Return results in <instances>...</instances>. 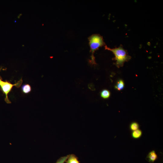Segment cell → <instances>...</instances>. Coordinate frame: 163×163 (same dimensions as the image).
<instances>
[{
	"label": "cell",
	"instance_id": "cell-12",
	"mask_svg": "<svg viewBox=\"0 0 163 163\" xmlns=\"http://www.w3.org/2000/svg\"><path fill=\"white\" fill-rule=\"evenodd\" d=\"M22 15V14H19L17 16V18H18L19 19L20 17Z\"/></svg>",
	"mask_w": 163,
	"mask_h": 163
},
{
	"label": "cell",
	"instance_id": "cell-10",
	"mask_svg": "<svg viewBox=\"0 0 163 163\" xmlns=\"http://www.w3.org/2000/svg\"><path fill=\"white\" fill-rule=\"evenodd\" d=\"M21 89L23 92L25 94H28L31 91V87L28 84H26L23 85Z\"/></svg>",
	"mask_w": 163,
	"mask_h": 163
},
{
	"label": "cell",
	"instance_id": "cell-8",
	"mask_svg": "<svg viewBox=\"0 0 163 163\" xmlns=\"http://www.w3.org/2000/svg\"><path fill=\"white\" fill-rule=\"evenodd\" d=\"M124 86V81L122 79L119 80L115 86V88L118 91L122 90Z\"/></svg>",
	"mask_w": 163,
	"mask_h": 163
},
{
	"label": "cell",
	"instance_id": "cell-5",
	"mask_svg": "<svg viewBox=\"0 0 163 163\" xmlns=\"http://www.w3.org/2000/svg\"><path fill=\"white\" fill-rule=\"evenodd\" d=\"M65 162L66 163H80L78 158L75 155H69Z\"/></svg>",
	"mask_w": 163,
	"mask_h": 163
},
{
	"label": "cell",
	"instance_id": "cell-4",
	"mask_svg": "<svg viewBox=\"0 0 163 163\" xmlns=\"http://www.w3.org/2000/svg\"><path fill=\"white\" fill-rule=\"evenodd\" d=\"M147 158L149 162H154L158 158V155L154 150L150 152L148 154Z\"/></svg>",
	"mask_w": 163,
	"mask_h": 163
},
{
	"label": "cell",
	"instance_id": "cell-7",
	"mask_svg": "<svg viewBox=\"0 0 163 163\" xmlns=\"http://www.w3.org/2000/svg\"><path fill=\"white\" fill-rule=\"evenodd\" d=\"M110 95V91L107 89H104L102 90L100 93V96L101 97L104 99H106L109 98Z\"/></svg>",
	"mask_w": 163,
	"mask_h": 163
},
{
	"label": "cell",
	"instance_id": "cell-1",
	"mask_svg": "<svg viewBox=\"0 0 163 163\" xmlns=\"http://www.w3.org/2000/svg\"><path fill=\"white\" fill-rule=\"evenodd\" d=\"M105 48L106 50L111 51L114 54L115 57L113 60L116 61L115 65L118 68L122 67L125 62L128 61L131 58L126 51L121 46L112 49L106 46Z\"/></svg>",
	"mask_w": 163,
	"mask_h": 163
},
{
	"label": "cell",
	"instance_id": "cell-6",
	"mask_svg": "<svg viewBox=\"0 0 163 163\" xmlns=\"http://www.w3.org/2000/svg\"><path fill=\"white\" fill-rule=\"evenodd\" d=\"M142 131L139 129L132 132L131 136L134 139H137L140 138L142 135Z\"/></svg>",
	"mask_w": 163,
	"mask_h": 163
},
{
	"label": "cell",
	"instance_id": "cell-2",
	"mask_svg": "<svg viewBox=\"0 0 163 163\" xmlns=\"http://www.w3.org/2000/svg\"><path fill=\"white\" fill-rule=\"evenodd\" d=\"M89 44L91 52V59L89 60V63L91 65L96 64L94 56V52L99 48L104 45L103 37L98 34H94L88 38Z\"/></svg>",
	"mask_w": 163,
	"mask_h": 163
},
{
	"label": "cell",
	"instance_id": "cell-3",
	"mask_svg": "<svg viewBox=\"0 0 163 163\" xmlns=\"http://www.w3.org/2000/svg\"><path fill=\"white\" fill-rule=\"evenodd\" d=\"M2 80V78L0 75V87L3 93L5 95V101L7 103L11 104V102L8 98V94L11 91L12 88L14 86H16L17 88H19L21 86L22 83V79L21 78L17 83L14 84H12L7 80L4 81Z\"/></svg>",
	"mask_w": 163,
	"mask_h": 163
},
{
	"label": "cell",
	"instance_id": "cell-9",
	"mask_svg": "<svg viewBox=\"0 0 163 163\" xmlns=\"http://www.w3.org/2000/svg\"><path fill=\"white\" fill-rule=\"evenodd\" d=\"M139 124L136 122H133L131 123L129 126V128L131 131H133L139 129Z\"/></svg>",
	"mask_w": 163,
	"mask_h": 163
},
{
	"label": "cell",
	"instance_id": "cell-11",
	"mask_svg": "<svg viewBox=\"0 0 163 163\" xmlns=\"http://www.w3.org/2000/svg\"><path fill=\"white\" fill-rule=\"evenodd\" d=\"M69 156V155H68L66 156L61 157L57 161L56 163H64L67 159Z\"/></svg>",
	"mask_w": 163,
	"mask_h": 163
}]
</instances>
